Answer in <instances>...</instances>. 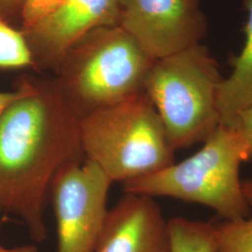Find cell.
Segmentation results:
<instances>
[{
	"instance_id": "6da1fadb",
	"label": "cell",
	"mask_w": 252,
	"mask_h": 252,
	"mask_svg": "<svg viewBox=\"0 0 252 252\" xmlns=\"http://www.w3.org/2000/svg\"><path fill=\"white\" fill-rule=\"evenodd\" d=\"M24 80L25 93L0 115V207L43 242L53 179L65 163L84 160L82 115L55 78Z\"/></svg>"
},
{
	"instance_id": "7a4b0ae2",
	"label": "cell",
	"mask_w": 252,
	"mask_h": 252,
	"mask_svg": "<svg viewBox=\"0 0 252 252\" xmlns=\"http://www.w3.org/2000/svg\"><path fill=\"white\" fill-rule=\"evenodd\" d=\"M81 137L84 160L112 183L137 180L175 162L162 120L144 92L84 115Z\"/></svg>"
},
{
	"instance_id": "3957f363",
	"label": "cell",
	"mask_w": 252,
	"mask_h": 252,
	"mask_svg": "<svg viewBox=\"0 0 252 252\" xmlns=\"http://www.w3.org/2000/svg\"><path fill=\"white\" fill-rule=\"evenodd\" d=\"M222 80L215 58L202 43L153 61L143 92L175 152L204 143L220 126Z\"/></svg>"
},
{
	"instance_id": "277c9868",
	"label": "cell",
	"mask_w": 252,
	"mask_h": 252,
	"mask_svg": "<svg viewBox=\"0 0 252 252\" xmlns=\"http://www.w3.org/2000/svg\"><path fill=\"white\" fill-rule=\"evenodd\" d=\"M153 58L118 26L100 27L65 53L54 72L82 117L143 93Z\"/></svg>"
},
{
	"instance_id": "5b68a950",
	"label": "cell",
	"mask_w": 252,
	"mask_h": 252,
	"mask_svg": "<svg viewBox=\"0 0 252 252\" xmlns=\"http://www.w3.org/2000/svg\"><path fill=\"white\" fill-rule=\"evenodd\" d=\"M246 160L234 127L220 125L197 153L154 174L127 181L123 188L125 192L203 205L222 220H235L252 213L240 179V166Z\"/></svg>"
},
{
	"instance_id": "8992f818",
	"label": "cell",
	"mask_w": 252,
	"mask_h": 252,
	"mask_svg": "<svg viewBox=\"0 0 252 252\" xmlns=\"http://www.w3.org/2000/svg\"><path fill=\"white\" fill-rule=\"evenodd\" d=\"M112 181L88 160L63 165L50 194L57 227V252H94L108 216Z\"/></svg>"
},
{
	"instance_id": "52a82bcc",
	"label": "cell",
	"mask_w": 252,
	"mask_h": 252,
	"mask_svg": "<svg viewBox=\"0 0 252 252\" xmlns=\"http://www.w3.org/2000/svg\"><path fill=\"white\" fill-rule=\"evenodd\" d=\"M117 26L153 60L200 44L207 33L198 0H120Z\"/></svg>"
},
{
	"instance_id": "ba28073f",
	"label": "cell",
	"mask_w": 252,
	"mask_h": 252,
	"mask_svg": "<svg viewBox=\"0 0 252 252\" xmlns=\"http://www.w3.org/2000/svg\"><path fill=\"white\" fill-rule=\"evenodd\" d=\"M120 0H63L44 20L24 32L36 69H54L76 42L92 31L117 26Z\"/></svg>"
},
{
	"instance_id": "9c48e42d",
	"label": "cell",
	"mask_w": 252,
	"mask_h": 252,
	"mask_svg": "<svg viewBox=\"0 0 252 252\" xmlns=\"http://www.w3.org/2000/svg\"><path fill=\"white\" fill-rule=\"evenodd\" d=\"M94 252H170L168 220L153 197L125 192L108 210Z\"/></svg>"
},
{
	"instance_id": "30bf717a",
	"label": "cell",
	"mask_w": 252,
	"mask_h": 252,
	"mask_svg": "<svg viewBox=\"0 0 252 252\" xmlns=\"http://www.w3.org/2000/svg\"><path fill=\"white\" fill-rule=\"evenodd\" d=\"M247 12L245 41L234 58L231 74L223 78L219 91L220 125L230 126L236 115L252 105V0H244Z\"/></svg>"
},
{
	"instance_id": "8fae6325",
	"label": "cell",
	"mask_w": 252,
	"mask_h": 252,
	"mask_svg": "<svg viewBox=\"0 0 252 252\" xmlns=\"http://www.w3.org/2000/svg\"><path fill=\"white\" fill-rule=\"evenodd\" d=\"M170 252H215V224L183 217L168 220Z\"/></svg>"
},
{
	"instance_id": "7c38bea8",
	"label": "cell",
	"mask_w": 252,
	"mask_h": 252,
	"mask_svg": "<svg viewBox=\"0 0 252 252\" xmlns=\"http://www.w3.org/2000/svg\"><path fill=\"white\" fill-rule=\"evenodd\" d=\"M36 69L35 59L24 32L0 18V68Z\"/></svg>"
},
{
	"instance_id": "4fadbf2b",
	"label": "cell",
	"mask_w": 252,
	"mask_h": 252,
	"mask_svg": "<svg viewBox=\"0 0 252 252\" xmlns=\"http://www.w3.org/2000/svg\"><path fill=\"white\" fill-rule=\"evenodd\" d=\"M215 252H252V212L215 224Z\"/></svg>"
},
{
	"instance_id": "5bb4252c",
	"label": "cell",
	"mask_w": 252,
	"mask_h": 252,
	"mask_svg": "<svg viewBox=\"0 0 252 252\" xmlns=\"http://www.w3.org/2000/svg\"><path fill=\"white\" fill-rule=\"evenodd\" d=\"M63 0H26L21 18L20 29L23 32L33 28L53 13Z\"/></svg>"
},
{
	"instance_id": "9a60e30c",
	"label": "cell",
	"mask_w": 252,
	"mask_h": 252,
	"mask_svg": "<svg viewBox=\"0 0 252 252\" xmlns=\"http://www.w3.org/2000/svg\"><path fill=\"white\" fill-rule=\"evenodd\" d=\"M229 126L237 133L247 160L252 158V105L241 110Z\"/></svg>"
},
{
	"instance_id": "2e32d148",
	"label": "cell",
	"mask_w": 252,
	"mask_h": 252,
	"mask_svg": "<svg viewBox=\"0 0 252 252\" xmlns=\"http://www.w3.org/2000/svg\"><path fill=\"white\" fill-rule=\"evenodd\" d=\"M26 0H0V18L15 27L18 22L21 27V18Z\"/></svg>"
},
{
	"instance_id": "e0dca14e",
	"label": "cell",
	"mask_w": 252,
	"mask_h": 252,
	"mask_svg": "<svg viewBox=\"0 0 252 252\" xmlns=\"http://www.w3.org/2000/svg\"><path fill=\"white\" fill-rule=\"evenodd\" d=\"M25 90H26V83H25L24 78H22L17 82L15 90L0 92V115L13 101L19 98L25 93Z\"/></svg>"
},
{
	"instance_id": "ac0fdd59",
	"label": "cell",
	"mask_w": 252,
	"mask_h": 252,
	"mask_svg": "<svg viewBox=\"0 0 252 252\" xmlns=\"http://www.w3.org/2000/svg\"><path fill=\"white\" fill-rule=\"evenodd\" d=\"M0 227H1V221H0ZM0 252H37L35 245H24V246H19L15 248H5L0 244Z\"/></svg>"
},
{
	"instance_id": "d6986e66",
	"label": "cell",
	"mask_w": 252,
	"mask_h": 252,
	"mask_svg": "<svg viewBox=\"0 0 252 252\" xmlns=\"http://www.w3.org/2000/svg\"><path fill=\"white\" fill-rule=\"evenodd\" d=\"M243 191L247 202L252 209V179L243 180Z\"/></svg>"
},
{
	"instance_id": "ffe728a7",
	"label": "cell",
	"mask_w": 252,
	"mask_h": 252,
	"mask_svg": "<svg viewBox=\"0 0 252 252\" xmlns=\"http://www.w3.org/2000/svg\"><path fill=\"white\" fill-rule=\"evenodd\" d=\"M1 211H2V210H1V207H0V212H1Z\"/></svg>"
}]
</instances>
